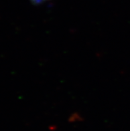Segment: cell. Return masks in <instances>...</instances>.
<instances>
[{
    "instance_id": "obj_1",
    "label": "cell",
    "mask_w": 130,
    "mask_h": 131,
    "mask_svg": "<svg viewBox=\"0 0 130 131\" xmlns=\"http://www.w3.org/2000/svg\"><path fill=\"white\" fill-rule=\"evenodd\" d=\"M33 5H40L44 2H47L48 0H30Z\"/></svg>"
}]
</instances>
